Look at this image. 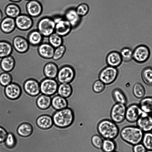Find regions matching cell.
<instances>
[{
  "instance_id": "6da1fadb",
  "label": "cell",
  "mask_w": 152,
  "mask_h": 152,
  "mask_svg": "<svg viewBox=\"0 0 152 152\" xmlns=\"http://www.w3.org/2000/svg\"><path fill=\"white\" fill-rule=\"evenodd\" d=\"M54 125L60 128L65 129L70 126L74 123L75 117L72 109L69 107L56 110L52 115Z\"/></svg>"
},
{
  "instance_id": "7a4b0ae2",
  "label": "cell",
  "mask_w": 152,
  "mask_h": 152,
  "mask_svg": "<svg viewBox=\"0 0 152 152\" xmlns=\"http://www.w3.org/2000/svg\"><path fill=\"white\" fill-rule=\"evenodd\" d=\"M97 130L99 134L104 139L114 140L119 133V129L116 124L108 119L101 120L97 125Z\"/></svg>"
},
{
  "instance_id": "3957f363",
  "label": "cell",
  "mask_w": 152,
  "mask_h": 152,
  "mask_svg": "<svg viewBox=\"0 0 152 152\" xmlns=\"http://www.w3.org/2000/svg\"><path fill=\"white\" fill-rule=\"evenodd\" d=\"M144 134V132L137 126H128L121 129L120 136L125 142L133 146L141 143Z\"/></svg>"
},
{
  "instance_id": "277c9868",
  "label": "cell",
  "mask_w": 152,
  "mask_h": 152,
  "mask_svg": "<svg viewBox=\"0 0 152 152\" xmlns=\"http://www.w3.org/2000/svg\"><path fill=\"white\" fill-rule=\"evenodd\" d=\"M55 22L52 17L45 16L38 20L37 29L44 38H47L55 32Z\"/></svg>"
},
{
  "instance_id": "5b68a950",
  "label": "cell",
  "mask_w": 152,
  "mask_h": 152,
  "mask_svg": "<svg viewBox=\"0 0 152 152\" xmlns=\"http://www.w3.org/2000/svg\"><path fill=\"white\" fill-rule=\"evenodd\" d=\"M75 76L74 68L70 65H65L59 68L56 80L60 84L70 83L73 81Z\"/></svg>"
},
{
  "instance_id": "8992f818",
  "label": "cell",
  "mask_w": 152,
  "mask_h": 152,
  "mask_svg": "<svg viewBox=\"0 0 152 152\" xmlns=\"http://www.w3.org/2000/svg\"><path fill=\"white\" fill-rule=\"evenodd\" d=\"M40 16L34 19L28 15L25 14H21L15 18L16 28L22 31H27L31 29L35 23L38 22L41 18Z\"/></svg>"
},
{
  "instance_id": "52a82bcc",
  "label": "cell",
  "mask_w": 152,
  "mask_h": 152,
  "mask_svg": "<svg viewBox=\"0 0 152 152\" xmlns=\"http://www.w3.org/2000/svg\"><path fill=\"white\" fill-rule=\"evenodd\" d=\"M151 54L150 49L147 45L140 44L133 50L132 59L137 63L142 64L148 60Z\"/></svg>"
},
{
  "instance_id": "ba28073f",
  "label": "cell",
  "mask_w": 152,
  "mask_h": 152,
  "mask_svg": "<svg viewBox=\"0 0 152 152\" xmlns=\"http://www.w3.org/2000/svg\"><path fill=\"white\" fill-rule=\"evenodd\" d=\"M59 85L57 81L54 79L45 78L40 83L41 94L52 96L57 93Z\"/></svg>"
},
{
  "instance_id": "9c48e42d",
  "label": "cell",
  "mask_w": 152,
  "mask_h": 152,
  "mask_svg": "<svg viewBox=\"0 0 152 152\" xmlns=\"http://www.w3.org/2000/svg\"><path fill=\"white\" fill-rule=\"evenodd\" d=\"M118 73L117 68L108 66L101 71L99 74V78L105 85H109L115 81Z\"/></svg>"
},
{
  "instance_id": "30bf717a",
  "label": "cell",
  "mask_w": 152,
  "mask_h": 152,
  "mask_svg": "<svg viewBox=\"0 0 152 152\" xmlns=\"http://www.w3.org/2000/svg\"><path fill=\"white\" fill-rule=\"evenodd\" d=\"M126 108V104L118 103L115 104L110 111L111 120L116 124L123 122L125 119Z\"/></svg>"
},
{
  "instance_id": "8fae6325",
  "label": "cell",
  "mask_w": 152,
  "mask_h": 152,
  "mask_svg": "<svg viewBox=\"0 0 152 152\" xmlns=\"http://www.w3.org/2000/svg\"><path fill=\"white\" fill-rule=\"evenodd\" d=\"M55 22V32L62 37L67 35L72 28L69 22L65 18L53 16Z\"/></svg>"
},
{
  "instance_id": "7c38bea8",
  "label": "cell",
  "mask_w": 152,
  "mask_h": 152,
  "mask_svg": "<svg viewBox=\"0 0 152 152\" xmlns=\"http://www.w3.org/2000/svg\"><path fill=\"white\" fill-rule=\"evenodd\" d=\"M142 113L139 104H132L126 107L125 119L129 123L136 122Z\"/></svg>"
},
{
  "instance_id": "4fadbf2b",
  "label": "cell",
  "mask_w": 152,
  "mask_h": 152,
  "mask_svg": "<svg viewBox=\"0 0 152 152\" xmlns=\"http://www.w3.org/2000/svg\"><path fill=\"white\" fill-rule=\"evenodd\" d=\"M23 88L27 94L32 96H37L41 94L40 83L34 79L26 80L23 83Z\"/></svg>"
},
{
  "instance_id": "5bb4252c",
  "label": "cell",
  "mask_w": 152,
  "mask_h": 152,
  "mask_svg": "<svg viewBox=\"0 0 152 152\" xmlns=\"http://www.w3.org/2000/svg\"><path fill=\"white\" fill-rule=\"evenodd\" d=\"M26 9L27 14L32 18L39 17L43 11L41 4L37 0L28 1L26 5Z\"/></svg>"
},
{
  "instance_id": "9a60e30c",
  "label": "cell",
  "mask_w": 152,
  "mask_h": 152,
  "mask_svg": "<svg viewBox=\"0 0 152 152\" xmlns=\"http://www.w3.org/2000/svg\"><path fill=\"white\" fill-rule=\"evenodd\" d=\"M137 126L144 133L152 131V116L143 112L137 121Z\"/></svg>"
},
{
  "instance_id": "2e32d148",
  "label": "cell",
  "mask_w": 152,
  "mask_h": 152,
  "mask_svg": "<svg viewBox=\"0 0 152 152\" xmlns=\"http://www.w3.org/2000/svg\"><path fill=\"white\" fill-rule=\"evenodd\" d=\"M12 45L15 51L20 53L26 52L30 46L26 38L21 36H16L13 38Z\"/></svg>"
},
{
  "instance_id": "e0dca14e",
  "label": "cell",
  "mask_w": 152,
  "mask_h": 152,
  "mask_svg": "<svg viewBox=\"0 0 152 152\" xmlns=\"http://www.w3.org/2000/svg\"><path fill=\"white\" fill-rule=\"evenodd\" d=\"M4 91L7 97L12 100L18 99L20 96L22 92L21 88L20 85L12 82L5 87Z\"/></svg>"
},
{
  "instance_id": "ac0fdd59",
  "label": "cell",
  "mask_w": 152,
  "mask_h": 152,
  "mask_svg": "<svg viewBox=\"0 0 152 152\" xmlns=\"http://www.w3.org/2000/svg\"><path fill=\"white\" fill-rule=\"evenodd\" d=\"M55 48L48 42H42L38 46V52L39 55L46 59H52Z\"/></svg>"
},
{
  "instance_id": "d6986e66",
  "label": "cell",
  "mask_w": 152,
  "mask_h": 152,
  "mask_svg": "<svg viewBox=\"0 0 152 152\" xmlns=\"http://www.w3.org/2000/svg\"><path fill=\"white\" fill-rule=\"evenodd\" d=\"M0 27L4 33H11L16 28L15 19L7 16L4 17L1 21Z\"/></svg>"
},
{
  "instance_id": "ffe728a7",
  "label": "cell",
  "mask_w": 152,
  "mask_h": 152,
  "mask_svg": "<svg viewBox=\"0 0 152 152\" xmlns=\"http://www.w3.org/2000/svg\"><path fill=\"white\" fill-rule=\"evenodd\" d=\"M59 68L56 62H48L45 65L43 68V72L45 77L55 79L57 77Z\"/></svg>"
},
{
  "instance_id": "44dd1931",
  "label": "cell",
  "mask_w": 152,
  "mask_h": 152,
  "mask_svg": "<svg viewBox=\"0 0 152 152\" xmlns=\"http://www.w3.org/2000/svg\"><path fill=\"white\" fill-rule=\"evenodd\" d=\"M44 37L37 29L34 28L31 30L28 33L27 39L30 45L38 46L43 42Z\"/></svg>"
},
{
  "instance_id": "7402d4cb",
  "label": "cell",
  "mask_w": 152,
  "mask_h": 152,
  "mask_svg": "<svg viewBox=\"0 0 152 152\" xmlns=\"http://www.w3.org/2000/svg\"><path fill=\"white\" fill-rule=\"evenodd\" d=\"M123 61L120 53L116 51H113L109 53L106 58L108 66L115 68L119 66Z\"/></svg>"
},
{
  "instance_id": "603a6c76",
  "label": "cell",
  "mask_w": 152,
  "mask_h": 152,
  "mask_svg": "<svg viewBox=\"0 0 152 152\" xmlns=\"http://www.w3.org/2000/svg\"><path fill=\"white\" fill-rule=\"evenodd\" d=\"M36 124L39 128L43 130L49 129L54 125L52 117L46 114L39 116L37 119Z\"/></svg>"
},
{
  "instance_id": "cb8c5ba5",
  "label": "cell",
  "mask_w": 152,
  "mask_h": 152,
  "mask_svg": "<svg viewBox=\"0 0 152 152\" xmlns=\"http://www.w3.org/2000/svg\"><path fill=\"white\" fill-rule=\"evenodd\" d=\"M81 17L77 13L75 9L70 8L65 12L64 18L70 24L72 27H75L79 24Z\"/></svg>"
},
{
  "instance_id": "d4e9b609",
  "label": "cell",
  "mask_w": 152,
  "mask_h": 152,
  "mask_svg": "<svg viewBox=\"0 0 152 152\" xmlns=\"http://www.w3.org/2000/svg\"><path fill=\"white\" fill-rule=\"evenodd\" d=\"M68 102L66 99L58 94L52 97L51 106L56 110L63 109L67 107Z\"/></svg>"
},
{
  "instance_id": "484cf974",
  "label": "cell",
  "mask_w": 152,
  "mask_h": 152,
  "mask_svg": "<svg viewBox=\"0 0 152 152\" xmlns=\"http://www.w3.org/2000/svg\"><path fill=\"white\" fill-rule=\"evenodd\" d=\"M19 2L10 3L6 6L5 13L7 16L15 19L21 14V9L18 5Z\"/></svg>"
},
{
  "instance_id": "4316f807",
  "label": "cell",
  "mask_w": 152,
  "mask_h": 152,
  "mask_svg": "<svg viewBox=\"0 0 152 152\" xmlns=\"http://www.w3.org/2000/svg\"><path fill=\"white\" fill-rule=\"evenodd\" d=\"M15 61L14 57L11 55L1 58L0 62V66L4 72H10L14 69Z\"/></svg>"
},
{
  "instance_id": "83f0119b",
  "label": "cell",
  "mask_w": 152,
  "mask_h": 152,
  "mask_svg": "<svg viewBox=\"0 0 152 152\" xmlns=\"http://www.w3.org/2000/svg\"><path fill=\"white\" fill-rule=\"evenodd\" d=\"M33 131V127L31 124L28 123L24 122L18 126L17 129V132L19 136L27 137L31 135Z\"/></svg>"
},
{
  "instance_id": "f1b7e54d",
  "label": "cell",
  "mask_w": 152,
  "mask_h": 152,
  "mask_svg": "<svg viewBox=\"0 0 152 152\" xmlns=\"http://www.w3.org/2000/svg\"><path fill=\"white\" fill-rule=\"evenodd\" d=\"M51 96L41 93L37 99V105L41 109H47L51 106Z\"/></svg>"
},
{
  "instance_id": "f546056e",
  "label": "cell",
  "mask_w": 152,
  "mask_h": 152,
  "mask_svg": "<svg viewBox=\"0 0 152 152\" xmlns=\"http://www.w3.org/2000/svg\"><path fill=\"white\" fill-rule=\"evenodd\" d=\"M73 89L70 83H62L59 84L57 93L58 94L66 99L72 95Z\"/></svg>"
},
{
  "instance_id": "4dcf8cb0",
  "label": "cell",
  "mask_w": 152,
  "mask_h": 152,
  "mask_svg": "<svg viewBox=\"0 0 152 152\" xmlns=\"http://www.w3.org/2000/svg\"><path fill=\"white\" fill-rule=\"evenodd\" d=\"M13 50L12 43L7 41H0V58L11 55Z\"/></svg>"
},
{
  "instance_id": "1f68e13d",
  "label": "cell",
  "mask_w": 152,
  "mask_h": 152,
  "mask_svg": "<svg viewBox=\"0 0 152 152\" xmlns=\"http://www.w3.org/2000/svg\"><path fill=\"white\" fill-rule=\"evenodd\" d=\"M139 105L142 111L152 114V96L143 97L140 100Z\"/></svg>"
},
{
  "instance_id": "d6a6232c",
  "label": "cell",
  "mask_w": 152,
  "mask_h": 152,
  "mask_svg": "<svg viewBox=\"0 0 152 152\" xmlns=\"http://www.w3.org/2000/svg\"><path fill=\"white\" fill-rule=\"evenodd\" d=\"M112 95L116 103L126 104L127 102V98L124 92L120 89L116 88L112 91Z\"/></svg>"
},
{
  "instance_id": "836d02e7",
  "label": "cell",
  "mask_w": 152,
  "mask_h": 152,
  "mask_svg": "<svg viewBox=\"0 0 152 152\" xmlns=\"http://www.w3.org/2000/svg\"><path fill=\"white\" fill-rule=\"evenodd\" d=\"M141 77L147 85L152 86V66H147L144 68L142 71Z\"/></svg>"
},
{
  "instance_id": "e575fe53",
  "label": "cell",
  "mask_w": 152,
  "mask_h": 152,
  "mask_svg": "<svg viewBox=\"0 0 152 152\" xmlns=\"http://www.w3.org/2000/svg\"><path fill=\"white\" fill-rule=\"evenodd\" d=\"M48 42L54 48L62 45V37L54 32L48 37Z\"/></svg>"
},
{
  "instance_id": "d590c367",
  "label": "cell",
  "mask_w": 152,
  "mask_h": 152,
  "mask_svg": "<svg viewBox=\"0 0 152 152\" xmlns=\"http://www.w3.org/2000/svg\"><path fill=\"white\" fill-rule=\"evenodd\" d=\"M117 148L116 142L113 140H103L102 150L103 152H111L115 151Z\"/></svg>"
},
{
  "instance_id": "8d00e7d4",
  "label": "cell",
  "mask_w": 152,
  "mask_h": 152,
  "mask_svg": "<svg viewBox=\"0 0 152 152\" xmlns=\"http://www.w3.org/2000/svg\"><path fill=\"white\" fill-rule=\"evenodd\" d=\"M132 92L134 96L139 99H142L145 96V89L144 86L141 83H135L132 88Z\"/></svg>"
},
{
  "instance_id": "74e56055",
  "label": "cell",
  "mask_w": 152,
  "mask_h": 152,
  "mask_svg": "<svg viewBox=\"0 0 152 152\" xmlns=\"http://www.w3.org/2000/svg\"><path fill=\"white\" fill-rule=\"evenodd\" d=\"M120 54L125 62H129L132 59L133 50L129 47H124L121 50Z\"/></svg>"
},
{
  "instance_id": "f35d334b",
  "label": "cell",
  "mask_w": 152,
  "mask_h": 152,
  "mask_svg": "<svg viewBox=\"0 0 152 152\" xmlns=\"http://www.w3.org/2000/svg\"><path fill=\"white\" fill-rule=\"evenodd\" d=\"M142 142L147 150H152V132L144 133Z\"/></svg>"
},
{
  "instance_id": "ab89813d",
  "label": "cell",
  "mask_w": 152,
  "mask_h": 152,
  "mask_svg": "<svg viewBox=\"0 0 152 152\" xmlns=\"http://www.w3.org/2000/svg\"><path fill=\"white\" fill-rule=\"evenodd\" d=\"M12 77L9 72H3L0 74V84L5 87L12 82Z\"/></svg>"
},
{
  "instance_id": "60d3db41",
  "label": "cell",
  "mask_w": 152,
  "mask_h": 152,
  "mask_svg": "<svg viewBox=\"0 0 152 152\" xmlns=\"http://www.w3.org/2000/svg\"><path fill=\"white\" fill-rule=\"evenodd\" d=\"M4 142L7 148H14L17 143L16 138L13 133L8 132Z\"/></svg>"
},
{
  "instance_id": "b9f144b4",
  "label": "cell",
  "mask_w": 152,
  "mask_h": 152,
  "mask_svg": "<svg viewBox=\"0 0 152 152\" xmlns=\"http://www.w3.org/2000/svg\"><path fill=\"white\" fill-rule=\"evenodd\" d=\"M66 51V48L63 45L55 48L52 59L55 61L60 60L63 56Z\"/></svg>"
},
{
  "instance_id": "7bdbcfd3",
  "label": "cell",
  "mask_w": 152,
  "mask_h": 152,
  "mask_svg": "<svg viewBox=\"0 0 152 152\" xmlns=\"http://www.w3.org/2000/svg\"><path fill=\"white\" fill-rule=\"evenodd\" d=\"M89 7L87 3H82L80 4L75 9L78 15L81 17L86 15L88 13Z\"/></svg>"
},
{
  "instance_id": "ee69618b",
  "label": "cell",
  "mask_w": 152,
  "mask_h": 152,
  "mask_svg": "<svg viewBox=\"0 0 152 152\" xmlns=\"http://www.w3.org/2000/svg\"><path fill=\"white\" fill-rule=\"evenodd\" d=\"M103 140L99 134H95L92 136L91 142L93 145L96 148L99 149H102Z\"/></svg>"
},
{
  "instance_id": "f6af8a7d",
  "label": "cell",
  "mask_w": 152,
  "mask_h": 152,
  "mask_svg": "<svg viewBox=\"0 0 152 152\" xmlns=\"http://www.w3.org/2000/svg\"><path fill=\"white\" fill-rule=\"evenodd\" d=\"M105 88V85L99 79L94 82L92 86L93 91L96 93L102 92L104 90Z\"/></svg>"
},
{
  "instance_id": "bcb514c9",
  "label": "cell",
  "mask_w": 152,
  "mask_h": 152,
  "mask_svg": "<svg viewBox=\"0 0 152 152\" xmlns=\"http://www.w3.org/2000/svg\"><path fill=\"white\" fill-rule=\"evenodd\" d=\"M147 150L143 145L141 143L133 145L132 148L133 152H146Z\"/></svg>"
},
{
  "instance_id": "7dc6e473",
  "label": "cell",
  "mask_w": 152,
  "mask_h": 152,
  "mask_svg": "<svg viewBox=\"0 0 152 152\" xmlns=\"http://www.w3.org/2000/svg\"><path fill=\"white\" fill-rule=\"evenodd\" d=\"M8 132L3 127L0 126V143L4 142L7 135Z\"/></svg>"
},
{
  "instance_id": "c3c4849f",
  "label": "cell",
  "mask_w": 152,
  "mask_h": 152,
  "mask_svg": "<svg viewBox=\"0 0 152 152\" xmlns=\"http://www.w3.org/2000/svg\"><path fill=\"white\" fill-rule=\"evenodd\" d=\"M6 16L5 14H4L0 9V20H2L4 17Z\"/></svg>"
},
{
  "instance_id": "681fc988",
  "label": "cell",
  "mask_w": 152,
  "mask_h": 152,
  "mask_svg": "<svg viewBox=\"0 0 152 152\" xmlns=\"http://www.w3.org/2000/svg\"><path fill=\"white\" fill-rule=\"evenodd\" d=\"M10 1L15 3H17L19 2L21 0H10Z\"/></svg>"
},
{
  "instance_id": "f907efd6",
  "label": "cell",
  "mask_w": 152,
  "mask_h": 152,
  "mask_svg": "<svg viewBox=\"0 0 152 152\" xmlns=\"http://www.w3.org/2000/svg\"><path fill=\"white\" fill-rule=\"evenodd\" d=\"M146 152H152V150H147Z\"/></svg>"
},
{
  "instance_id": "816d5d0a",
  "label": "cell",
  "mask_w": 152,
  "mask_h": 152,
  "mask_svg": "<svg viewBox=\"0 0 152 152\" xmlns=\"http://www.w3.org/2000/svg\"><path fill=\"white\" fill-rule=\"evenodd\" d=\"M111 152H118L116 151H113Z\"/></svg>"
},
{
  "instance_id": "f5cc1de1",
  "label": "cell",
  "mask_w": 152,
  "mask_h": 152,
  "mask_svg": "<svg viewBox=\"0 0 152 152\" xmlns=\"http://www.w3.org/2000/svg\"><path fill=\"white\" fill-rule=\"evenodd\" d=\"M25 0L27 1H29L31 0Z\"/></svg>"
}]
</instances>
